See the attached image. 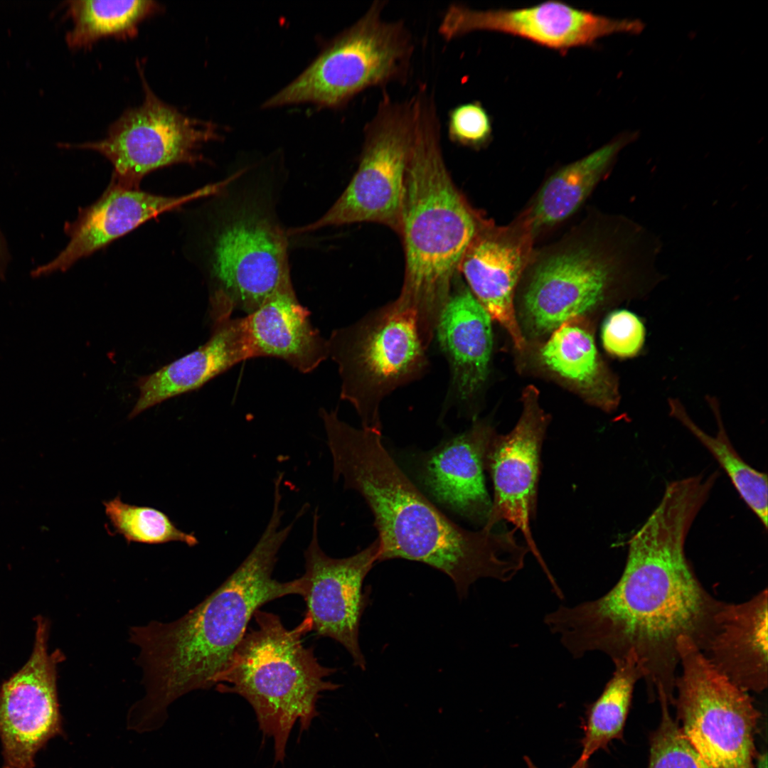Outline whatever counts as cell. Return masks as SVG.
Here are the masks:
<instances>
[{
  "instance_id": "4316f807",
  "label": "cell",
  "mask_w": 768,
  "mask_h": 768,
  "mask_svg": "<svg viewBox=\"0 0 768 768\" xmlns=\"http://www.w3.org/2000/svg\"><path fill=\"white\" fill-rule=\"evenodd\" d=\"M614 671L600 695L587 705L580 741V757L589 759L599 750H608L613 740H622L634 686L642 680L636 658L629 655L614 663Z\"/></svg>"
},
{
  "instance_id": "484cf974",
  "label": "cell",
  "mask_w": 768,
  "mask_h": 768,
  "mask_svg": "<svg viewBox=\"0 0 768 768\" xmlns=\"http://www.w3.org/2000/svg\"><path fill=\"white\" fill-rule=\"evenodd\" d=\"M66 7L73 27L65 41L72 49L89 48L107 36L132 38L142 21L164 9L152 0H78L67 1Z\"/></svg>"
},
{
  "instance_id": "9c48e42d",
  "label": "cell",
  "mask_w": 768,
  "mask_h": 768,
  "mask_svg": "<svg viewBox=\"0 0 768 768\" xmlns=\"http://www.w3.org/2000/svg\"><path fill=\"white\" fill-rule=\"evenodd\" d=\"M327 345L338 367L341 398L354 407L365 428L381 430L383 399L427 363L417 318L395 301L333 331Z\"/></svg>"
},
{
  "instance_id": "30bf717a",
  "label": "cell",
  "mask_w": 768,
  "mask_h": 768,
  "mask_svg": "<svg viewBox=\"0 0 768 768\" xmlns=\"http://www.w3.org/2000/svg\"><path fill=\"white\" fill-rule=\"evenodd\" d=\"M673 705L679 727L709 768H756L759 713L687 636L678 641Z\"/></svg>"
},
{
  "instance_id": "52a82bcc",
  "label": "cell",
  "mask_w": 768,
  "mask_h": 768,
  "mask_svg": "<svg viewBox=\"0 0 768 768\" xmlns=\"http://www.w3.org/2000/svg\"><path fill=\"white\" fill-rule=\"evenodd\" d=\"M253 617L256 629L246 631L214 686L250 703L260 730L274 740L275 762H282L294 724L307 730L319 715L320 694L341 685L326 680L336 669L321 665L303 644L312 631L308 614L291 629L272 612L258 609Z\"/></svg>"
},
{
  "instance_id": "44dd1931",
  "label": "cell",
  "mask_w": 768,
  "mask_h": 768,
  "mask_svg": "<svg viewBox=\"0 0 768 768\" xmlns=\"http://www.w3.org/2000/svg\"><path fill=\"white\" fill-rule=\"evenodd\" d=\"M210 338L196 351L138 381L129 417L164 400L201 388L238 363L254 358L245 317L213 321Z\"/></svg>"
},
{
  "instance_id": "ba28073f",
  "label": "cell",
  "mask_w": 768,
  "mask_h": 768,
  "mask_svg": "<svg viewBox=\"0 0 768 768\" xmlns=\"http://www.w3.org/2000/svg\"><path fill=\"white\" fill-rule=\"evenodd\" d=\"M386 1H374L294 81L264 107L312 102L337 107L360 92L409 79L415 45L402 20L383 17Z\"/></svg>"
},
{
  "instance_id": "1f68e13d",
  "label": "cell",
  "mask_w": 768,
  "mask_h": 768,
  "mask_svg": "<svg viewBox=\"0 0 768 768\" xmlns=\"http://www.w3.org/2000/svg\"><path fill=\"white\" fill-rule=\"evenodd\" d=\"M447 125L449 138L464 146L480 147L492 137L491 118L479 101L461 103L450 109Z\"/></svg>"
},
{
  "instance_id": "7a4b0ae2",
  "label": "cell",
  "mask_w": 768,
  "mask_h": 768,
  "mask_svg": "<svg viewBox=\"0 0 768 768\" xmlns=\"http://www.w3.org/2000/svg\"><path fill=\"white\" fill-rule=\"evenodd\" d=\"M333 464V479L364 498L380 543L378 562L402 558L437 569L453 581L460 599L481 578L506 582L524 566L526 545L516 529L466 530L416 487L382 442L381 430L356 428L336 411L319 410Z\"/></svg>"
},
{
  "instance_id": "7c38bea8",
  "label": "cell",
  "mask_w": 768,
  "mask_h": 768,
  "mask_svg": "<svg viewBox=\"0 0 768 768\" xmlns=\"http://www.w3.org/2000/svg\"><path fill=\"white\" fill-rule=\"evenodd\" d=\"M138 70L144 95L142 105L127 110L102 139L73 145L106 158L112 166L110 183L127 188H140L143 178L157 169L203 161L199 150L218 137L215 124L191 118L160 100L139 63Z\"/></svg>"
},
{
  "instance_id": "f546056e",
  "label": "cell",
  "mask_w": 768,
  "mask_h": 768,
  "mask_svg": "<svg viewBox=\"0 0 768 768\" xmlns=\"http://www.w3.org/2000/svg\"><path fill=\"white\" fill-rule=\"evenodd\" d=\"M661 707V721L650 737L648 768H709L671 717L668 698L657 697Z\"/></svg>"
},
{
  "instance_id": "836d02e7",
  "label": "cell",
  "mask_w": 768,
  "mask_h": 768,
  "mask_svg": "<svg viewBox=\"0 0 768 768\" xmlns=\"http://www.w3.org/2000/svg\"><path fill=\"white\" fill-rule=\"evenodd\" d=\"M756 768H767V754L766 752L757 757Z\"/></svg>"
},
{
  "instance_id": "3957f363",
  "label": "cell",
  "mask_w": 768,
  "mask_h": 768,
  "mask_svg": "<svg viewBox=\"0 0 768 768\" xmlns=\"http://www.w3.org/2000/svg\"><path fill=\"white\" fill-rule=\"evenodd\" d=\"M284 511L272 506L255 545L214 592L181 618L132 626L130 641L139 648L145 695L134 705L151 722H163L169 704L195 690L215 686L247 631L255 612L276 599L303 596L301 576L281 582L273 577L277 555L298 521L282 526Z\"/></svg>"
},
{
  "instance_id": "8992f818",
  "label": "cell",
  "mask_w": 768,
  "mask_h": 768,
  "mask_svg": "<svg viewBox=\"0 0 768 768\" xmlns=\"http://www.w3.org/2000/svg\"><path fill=\"white\" fill-rule=\"evenodd\" d=\"M222 187L186 214L184 251L207 277L213 320L255 311L290 275L287 232L267 193Z\"/></svg>"
},
{
  "instance_id": "cb8c5ba5",
  "label": "cell",
  "mask_w": 768,
  "mask_h": 768,
  "mask_svg": "<svg viewBox=\"0 0 768 768\" xmlns=\"http://www.w3.org/2000/svg\"><path fill=\"white\" fill-rule=\"evenodd\" d=\"M580 318L564 322L551 333L541 348L542 361L598 406L612 411L619 401L617 380L600 358L592 333Z\"/></svg>"
},
{
  "instance_id": "83f0119b",
  "label": "cell",
  "mask_w": 768,
  "mask_h": 768,
  "mask_svg": "<svg viewBox=\"0 0 768 768\" xmlns=\"http://www.w3.org/2000/svg\"><path fill=\"white\" fill-rule=\"evenodd\" d=\"M706 401L718 426L715 436H711L700 429L690 417L683 405L677 398L668 400L670 415L687 428L710 451L726 472L743 501L767 529V474L749 465L732 447L723 425L718 400L715 397L708 395Z\"/></svg>"
},
{
  "instance_id": "e0dca14e",
  "label": "cell",
  "mask_w": 768,
  "mask_h": 768,
  "mask_svg": "<svg viewBox=\"0 0 768 768\" xmlns=\"http://www.w3.org/2000/svg\"><path fill=\"white\" fill-rule=\"evenodd\" d=\"M535 235L525 217L505 227L481 222L459 265L469 289L491 320L497 321L521 350L526 341L513 297L533 255Z\"/></svg>"
},
{
  "instance_id": "d6a6232c",
  "label": "cell",
  "mask_w": 768,
  "mask_h": 768,
  "mask_svg": "<svg viewBox=\"0 0 768 768\" xmlns=\"http://www.w3.org/2000/svg\"><path fill=\"white\" fill-rule=\"evenodd\" d=\"M523 759L528 768H539L532 762L528 756H524ZM569 768H590L589 759L580 757Z\"/></svg>"
},
{
  "instance_id": "ac0fdd59",
  "label": "cell",
  "mask_w": 768,
  "mask_h": 768,
  "mask_svg": "<svg viewBox=\"0 0 768 768\" xmlns=\"http://www.w3.org/2000/svg\"><path fill=\"white\" fill-rule=\"evenodd\" d=\"M220 183L207 185L178 196H164L141 188L109 183L94 203L81 208L76 218L65 225L68 237L65 247L50 261L34 269V277L68 270L79 260L132 231L147 220L175 210L193 201L215 193Z\"/></svg>"
},
{
  "instance_id": "5bb4252c",
  "label": "cell",
  "mask_w": 768,
  "mask_h": 768,
  "mask_svg": "<svg viewBox=\"0 0 768 768\" xmlns=\"http://www.w3.org/2000/svg\"><path fill=\"white\" fill-rule=\"evenodd\" d=\"M643 29V23L636 19L612 18L562 1H548L520 9L489 10L454 3L444 11L438 33L450 41L474 31H495L566 50L590 46L613 33L636 34Z\"/></svg>"
},
{
  "instance_id": "603a6c76",
  "label": "cell",
  "mask_w": 768,
  "mask_h": 768,
  "mask_svg": "<svg viewBox=\"0 0 768 768\" xmlns=\"http://www.w3.org/2000/svg\"><path fill=\"white\" fill-rule=\"evenodd\" d=\"M434 334L448 360L457 395L470 398L487 378L493 336L491 319L468 287L459 284L451 291Z\"/></svg>"
},
{
  "instance_id": "d6986e66",
  "label": "cell",
  "mask_w": 768,
  "mask_h": 768,
  "mask_svg": "<svg viewBox=\"0 0 768 768\" xmlns=\"http://www.w3.org/2000/svg\"><path fill=\"white\" fill-rule=\"evenodd\" d=\"M495 436L477 423L425 455L422 479L435 499L467 519L484 524L491 508L484 478L486 461Z\"/></svg>"
},
{
  "instance_id": "f1b7e54d",
  "label": "cell",
  "mask_w": 768,
  "mask_h": 768,
  "mask_svg": "<svg viewBox=\"0 0 768 768\" xmlns=\"http://www.w3.org/2000/svg\"><path fill=\"white\" fill-rule=\"evenodd\" d=\"M103 505L115 533L123 536L127 542L150 545L181 542L191 547L198 543L193 533L178 528L159 510L124 503L120 496L104 501Z\"/></svg>"
},
{
  "instance_id": "d4e9b609",
  "label": "cell",
  "mask_w": 768,
  "mask_h": 768,
  "mask_svg": "<svg viewBox=\"0 0 768 768\" xmlns=\"http://www.w3.org/2000/svg\"><path fill=\"white\" fill-rule=\"evenodd\" d=\"M636 137V132L624 134L551 176L523 213L533 233L574 213L608 174L619 152Z\"/></svg>"
},
{
  "instance_id": "7402d4cb",
  "label": "cell",
  "mask_w": 768,
  "mask_h": 768,
  "mask_svg": "<svg viewBox=\"0 0 768 768\" xmlns=\"http://www.w3.org/2000/svg\"><path fill=\"white\" fill-rule=\"evenodd\" d=\"M297 299L291 276L245 316L254 358L282 359L299 371L314 370L329 357L327 340L311 324Z\"/></svg>"
},
{
  "instance_id": "ffe728a7",
  "label": "cell",
  "mask_w": 768,
  "mask_h": 768,
  "mask_svg": "<svg viewBox=\"0 0 768 768\" xmlns=\"http://www.w3.org/2000/svg\"><path fill=\"white\" fill-rule=\"evenodd\" d=\"M767 589L740 603L722 601L713 634L702 651L711 663L741 689L767 687Z\"/></svg>"
},
{
  "instance_id": "9a60e30c",
  "label": "cell",
  "mask_w": 768,
  "mask_h": 768,
  "mask_svg": "<svg viewBox=\"0 0 768 768\" xmlns=\"http://www.w3.org/2000/svg\"><path fill=\"white\" fill-rule=\"evenodd\" d=\"M28 661L0 688V737L3 768H33L36 752L61 732L57 697V664L62 654L48 652V624L36 619Z\"/></svg>"
},
{
  "instance_id": "277c9868",
  "label": "cell",
  "mask_w": 768,
  "mask_h": 768,
  "mask_svg": "<svg viewBox=\"0 0 768 768\" xmlns=\"http://www.w3.org/2000/svg\"><path fill=\"white\" fill-rule=\"evenodd\" d=\"M661 240L621 215H601L532 257L525 272L521 320L543 336L602 304L644 299L666 279Z\"/></svg>"
},
{
  "instance_id": "e575fe53",
  "label": "cell",
  "mask_w": 768,
  "mask_h": 768,
  "mask_svg": "<svg viewBox=\"0 0 768 768\" xmlns=\"http://www.w3.org/2000/svg\"><path fill=\"white\" fill-rule=\"evenodd\" d=\"M5 241H6V238H5L3 233L1 232V228H0V250L3 247V246H4V243H5Z\"/></svg>"
},
{
  "instance_id": "6da1fadb",
  "label": "cell",
  "mask_w": 768,
  "mask_h": 768,
  "mask_svg": "<svg viewBox=\"0 0 768 768\" xmlns=\"http://www.w3.org/2000/svg\"><path fill=\"white\" fill-rule=\"evenodd\" d=\"M710 494L694 477L668 483L629 540L617 583L596 599L560 606L543 619L574 658L599 651L614 663L634 656L650 700L663 692L673 704L679 638H690L703 651L714 630L722 601L703 586L685 553L688 532Z\"/></svg>"
},
{
  "instance_id": "5b68a950",
  "label": "cell",
  "mask_w": 768,
  "mask_h": 768,
  "mask_svg": "<svg viewBox=\"0 0 768 768\" xmlns=\"http://www.w3.org/2000/svg\"><path fill=\"white\" fill-rule=\"evenodd\" d=\"M414 109L399 232L405 248V274L395 302L415 314L422 338L430 342L452 291L455 272L480 220L446 168L433 92L417 91Z\"/></svg>"
},
{
  "instance_id": "4dcf8cb0",
  "label": "cell",
  "mask_w": 768,
  "mask_h": 768,
  "mask_svg": "<svg viewBox=\"0 0 768 768\" xmlns=\"http://www.w3.org/2000/svg\"><path fill=\"white\" fill-rule=\"evenodd\" d=\"M605 350L620 358H631L641 353L646 339L643 320L635 313L621 309L612 312L602 327Z\"/></svg>"
},
{
  "instance_id": "4fadbf2b",
  "label": "cell",
  "mask_w": 768,
  "mask_h": 768,
  "mask_svg": "<svg viewBox=\"0 0 768 768\" xmlns=\"http://www.w3.org/2000/svg\"><path fill=\"white\" fill-rule=\"evenodd\" d=\"M319 513L315 508L311 535L304 551L305 583L303 598L312 631L341 644L351 655L354 666L365 671L366 661L359 644L361 617L368 604L363 584L378 562V538L365 549L346 558L329 556L319 538Z\"/></svg>"
},
{
  "instance_id": "2e32d148",
  "label": "cell",
  "mask_w": 768,
  "mask_h": 768,
  "mask_svg": "<svg viewBox=\"0 0 768 768\" xmlns=\"http://www.w3.org/2000/svg\"><path fill=\"white\" fill-rule=\"evenodd\" d=\"M523 398L522 415L516 426L506 434H495L489 447L486 471L493 482L494 498L483 528L491 530L503 521L512 523L548 575L530 528L536 512L541 447L548 420L538 404L535 388H528Z\"/></svg>"
},
{
  "instance_id": "8fae6325",
  "label": "cell",
  "mask_w": 768,
  "mask_h": 768,
  "mask_svg": "<svg viewBox=\"0 0 768 768\" xmlns=\"http://www.w3.org/2000/svg\"><path fill=\"white\" fill-rule=\"evenodd\" d=\"M414 127L412 97L400 101L384 90L364 126L359 166L349 184L324 215L288 230V235L358 222L380 223L400 232Z\"/></svg>"
}]
</instances>
